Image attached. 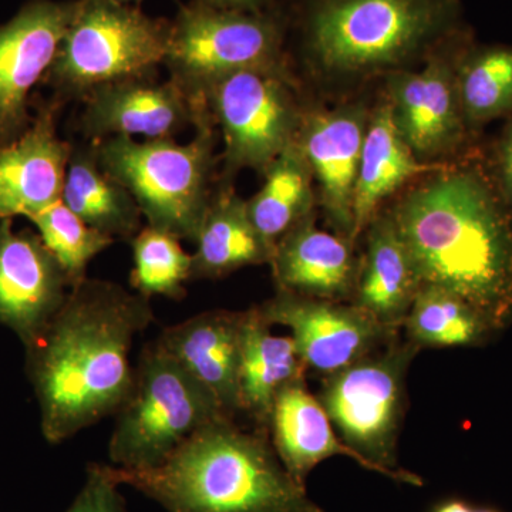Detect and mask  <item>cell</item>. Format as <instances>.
Listing matches in <instances>:
<instances>
[{
  "label": "cell",
  "mask_w": 512,
  "mask_h": 512,
  "mask_svg": "<svg viewBox=\"0 0 512 512\" xmlns=\"http://www.w3.org/2000/svg\"><path fill=\"white\" fill-rule=\"evenodd\" d=\"M370 111L363 103L305 109L298 133L330 231L355 245L353 204Z\"/></svg>",
  "instance_id": "14"
},
{
  "label": "cell",
  "mask_w": 512,
  "mask_h": 512,
  "mask_svg": "<svg viewBox=\"0 0 512 512\" xmlns=\"http://www.w3.org/2000/svg\"><path fill=\"white\" fill-rule=\"evenodd\" d=\"M212 8L235 12L261 13L276 8L274 0H201Z\"/></svg>",
  "instance_id": "33"
},
{
  "label": "cell",
  "mask_w": 512,
  "mask_h": 512,
  "mask_svg": "<svg viewBox=\"0 0 512 512\" xmlns=\"http://www.w3.org/2000/svg\"><path fill=\"white\" fill-rule=\"evenodd\" d=\"M476 508L471 507L470 504L463 500H446L443 503L437 504L431 512H474Z\"/></svg>",
  "instance_id": "34"
},
{
  "label": "cell",
  "mask_w": 512,
  "mask_h": 512,
  "mask_svg": "<svg viewBox=\"0 0 512 512\" xmlns=\"http://www.w3.org/2000/svg\"><path fill=\"white\" fill-rule=\"evenodd\" d=\"M276 291L322 301L352 302L360 258L355 244L316 225L315 214L276 242Z\"/></svg>",
  "instance_id": "18"
},
{
  "label": "cell",
  "mask_w": 512,
  "mask_h": 512,
  "mask_svg": "<svg viewBox=\"0 0 512 512\" xmlns=\"http://www.w3.org/2000/svg\"><path fill=\"white\" fill-rule=\"evenodd\" d=\"M443 165L421 163L414 156L394 126L386 99L370 111L353 204L355 242L377 212L383 210L386 200Z\"/></svg>",
  "instance_id": "23"
},
{
  "label": "cell",
  "mask_w": 512,
  "mask_h": 512,
  "mask_svg": "<svg viewBox=\"0 0 512 512\" xmlns=\"http://www.w3.org/2000/svg\"><path fill=\"white\" fill-rule=\"evenodd\" d=\"M194 244L191 281L220 279L247 266L269 265L275 249L251 221L247 201L220 178Z\"/></svg>",
  "instance_id": "24"
},
{
  "label": "cell",
  "mask_w": 512,
  "mask_h": 512,
  "mask_svg": "<svg viewBox=\"0 0 512 512\" xmlns=\"http://www.w3.org/2000/svg\"><path fill=\"white\" fill-rule=\"evenodd\" d=\"M264 185L247 201L256 229L271 245L315 214L313 174L298 138L266 168Z\"/></svg>",
  "instance_id": "26"
},
{
  "label": "cell",
  "mask_w": 512,
  "mask_h": 512,
  "mask_svg": "<svg viewBox=\"0 0 512 512\" xmlns=\"http://www.w3.org/2000/svg\"><path fill=\"white\" fill-rule=\"evenodd\" d=\"M423 285L470 303L495 330L512 319V212L476 151L413 181L390 207Z\"/></svg>",
  "instance_id": "1"
},
{
  "label": "cell",
  "mask_w": 512,
  "mask_h": 512,
  "mask_svg": "<svg viewBox=\"0 0 512 512\" xmlns=\"http://www.w3.org/2000/svg\"><path fill=\"white\" fill-rule=\"evenodd\" d=\"M474 512H500L497 510H493V508H476Z\"/></svg>",
  "instance_id": "36"
},
{
  "label": "cell",
  "mask_w": 512,
  "mask_h": 512,
  "mask_svg": "<svg viewBox=\"0 0 512 512\" xmlns=\"http://www.w3.org/2000/svg\"><path fill=\"white\" fill-rule=\"evenodd\" d=\"M79 130L89 143L110 137L174 138L195 128L210 114L205 104L195 103L168 79H136L107 84L82 101Z\"/></svg>",
  "instance_id": "15"
},
{
  "label": "cell",
  "mask_w": 512,
  "mask_h": 512,
  "mask_svg": "<svg viewBox=\"0 0 512 512\" xmlns=\"http://www.w3.org/2000/svg\"><path fill=\"white\" fill-rule=\"evenodd\" d=\"M286 29L288 19L279 8L235 12L191 0L171 20L164 67L170 80L195 103L205 104L208 90L231 74L291 69L285 53Z\"/></svg>",
  "instance_id": "8"
},
{
  "label": "cell",
  "mask_w": 512,
  "mask_h": 512,
  "mask_svg": "<svg viewBox=\"0 0 512 512\" xmlns=\"http://www.w3.org/2000/svg\"><path fill=\"white\" fill-rule=\"evenodd\" d=\"M62 201L89 227L114 241L131 242L143 228L136 200L101 168L93 143L73 146Z\"/></svg>",
  "instance_id": "25"
},
{
  "label": "cell",
  "mask_w": 512,
  "mask_h": 512,
  "mask_svg": "<svg viewBox=\"0 0 512 512\" xmlns=\"http://www.w3.org/2000/svg\"><path fill=\"white\" fill-rule=\"evenodd\" d=\"M79 0H32L0 26V146L28 128L29 94L55 62Z\"/></svg>",
  "instance_id": "13"
},
{
  "label": "cell",
  "mask_w": 512,
  "mask_h": 512,
  "mask_svg": "<svg viewBox=\"0 0 512 512\" xmlns=\"http://www.w3.org/2000/svg\"><path fill=\"white\" fill-rule=\"evenodd\" d=\"M258 309L269 325L289 329L303 365L323 377L352 366L399 338V329L387 328L350 302L276 291Z\"/></svg>",
  "instance_id": "12"
},
{
  "label": "cell",
  "mask_w": 512,
  "mask_h": 512,
  "mask_svg": "<svg viewBox=\"0 0 512 512\" xmlns=\"http://www.w3.org/2000/svg\"><path fill=\"white\" fill-rule=\"evenodd\" d=\"M272 328L258 306L242 311L239 413L248 414L265 434L278 394L308 372L291 336L275 335Z\"/></svg>",
  "instance_id": "22"
},
{
  "label": "cell",
  "mask_w": 512,
  "mask_h": 512,
  "mask_svg": "<svg viewBox=\"0 0 512 512\" xmlns=\"http://www.w3.org/2000/svg\"><path fill=\"white\" fill-rule=\"evenodd\" d=\"M306 70L329 86H355L413 69L464 30L461 0H299Z\"/></svg>",
  "instance_id": "4"
},
{
  "label": "cell",
  "mask_w": 512,
  "mask_h": 512,
  "mask_svg": "<svg viewBox=\"0 0 512 512\" xmlns=\"http://www.w3.org/2000/svg\"><path fill=\"white\" fill-rule=\"evenodd\" d=\"M156 320L150 299L117 282L86 278L26 346V367L50 444L116 416L133 389L130 353Z\"/></svg>",
  "instance_id": "2"
},
{
  "label": "cell",
  "mask_w": 512,
  "mask_h": 512,
  "mask_svg": "<svg viewBox=\"0 0 512 512\" xmlns=\"http://www.w3.org/2000/svg\"><path fill=\"white\" fill-rule=\"evenodd\" d=\"M242 312L212 309L168 326L156 342L235 419L239 413Z\"/></svg>",
  "instance_id": "19"
},
{
  "label": "cell",
  "mask_w": 512,
  "mask_h": 512,
  "mask_svg": "<svg viewBox=\"0 0 512 512\" xmlns=\"http://www.w3.org/2000/svg\"><path fill=\"white\" fill-rule=\"evenodd\" d=\"M133 269L130 284L134 292L146 296H164L181 301L187 295L185 284L191 281L192 255L184 251L180 239L153 227L141 228L131 239Z\"/></svg>",
  "instance_id": "29"
},
{
  "label": "cell",
  "mask_w": 512,
  "mask_h": 512,
  "mask_svg": "<svg viewBox=\"0 0 512 512\" xmlns=\"http://www.w3.org/2000/svg\"><path fill=\"white\" fill-rule=\"evenodd\" d=\"M119 487L104 464H90L82 490L64 512H127Z\"/></svg>",
  "instance_id": "31"
},
{
  "label": "cell",
  "mask_w": 512,
  "mask_h": 512,
  "mask_svg": "<svg viewBox=\"0 0 512 512\" xmlns=\"http://www.w3.org/2000/svg\"><path fill=\"white\" fill-rule=\"evenodd\" d=\"M171 22L114 0H79L45 80L60 103L83 101L107 84L156 79Z\"/></svg>",
  "instance_id": "6"
},
{
  "label": "cell",
  "mask_w": 512,
  "mask_h": 512,
  "mask_svg": "<svg viewBox=\"0 0 512 512\" xmlns=\"http://www.w3.org/2000/svg\"><path fill=\"white\" fill-rule=\"evenodd\" d=\"M69 279L39 235L0 221V325L29 346L62 309Z\"/></svg>",
  "instance_id": "16"
},
{
  "label": "cell",
  "mask_w": 512,
  "mask_h": 512,
  "mask_svg": "<svg viewBox=\"0 0 512 512\" xmlns=\"http://www.w3.org/2000/svg\"><path fill=\"white\" fill-rule=\"evenodd\" d=\"M268 436L282 466L303 487L313 468L336 456L349 458L366 471L389 478L386 471L343 443L325 407L309 392L305 380L291 384L276 397Z\"/></svg>",
  "instance_id": "20"
},
{
  "label": "cell",
  "mask_w": 512,
  "mask_h": 512,
  "mask_svg": "<svg viewBox=\"0 0 512 512\" xmlns=\"http://www.w3.org/2000/svg\"><path fill=\"white\" fill-rule=\"evenodd\" d=\"M205 104L224 140L220 180L227 183L245 168L264 174L298 138L305 111L291 69L231 74L208 90Z\"/></svg>",
  "instance_id": "10"
},
{
  "label": "cell",
  "mask_w": 512,
  "mask_h": 512,
  "mask_svg": "<svg viewBox=\"0 0 512 512\" xmlns=\"http://www.w3.org/2000/svg\"><path fill=\"white\" fill-rule=\"evenodd\" d=\"M28 220L35 225L43 244L62 266L70 289L89 278L90 262L114 244L113 238L89 227L62 200Z\"/></svg>",
  "instance_id": "30"
},
{
  "label": "cell",
  "mask_w": 512,
  "mask_h": 512,
  "mask_svg": "<svg viewBox=\"0 0 512 512\" xmlns=\"http://www.w3.org/2000/svg\"><path fill=\"white\" fill-rule=\"evenodd\" d=\"M211 113L185 144L174 138L97 141V160L136 200L148 227L195 242L217 187L218 134Z\"/></svg>",
  "instance_id": "5"
},
{
  "label": "cell",
  "mask_w": 512,
  "mask_h": 512,
  "mask_svg": "<svg viewBox=\"0 0 512 512\" xmlns=\"http://www.w3.org/2000/svg\"><path fill=\"white\" fill-rule=\"evenodd\" d=\"M62 107L56 99L43 104L16 140L0 146V221L30 218L62 200L73 150L57 133Z\"/></svg>",
  "instance_id": "17"
},
{
  "label": "cell",
  "mask_w": 512,
  "mask_h": 512,
  "mask_svg": "<svg viewBox=\"0 0 512 512\" xmlns=\"http://www.w3.org/2000/svg\"><path fill=\"white\" fill-rule=\"evenodd\" d=\"M114 417L109 458L124 470L160 466L201 427L232 419L156 340L141 350L133 389Z\"/></svg>",
  "instance_id": "7"
},
{
  "label": "cell",
  "mask_w": 512,
  "mask_h": 512,
  "mask_svg": "<svg viewBox=\"0 0 512 512\" xmlns=\"http://www.w3.org/2000/svg\"><path fill=\"white\" fill-rule=\"evenodd\" d=\"M484 158L501 197L512 212V116L495 140L490 156Z\"/></svg>",
  "instance_id": "32"
},
{
  "label": "cell",
  "mask_w": 512,
  "mask_h": 512,
  "mask_svg": "<svg viewBox=\"0 0 512 512\" xmlns=\"http://www.w3.org/2000/svg\"><path fill=\"white\" fill-rule=\"evenodd\" d=\"M470 42L466 28L431 53L423 67L384 77L394 126L421 163H453L473 151L474 134L464 119L457 83L458 59Z\"/></svg>",
  "instance_id": "11"
},
{
  "label": "cell",
  "mask_w": 512,
  "mask_h": 512,
  "mask_svg": "<svg viewBox=\"0 0 512 512\" xmlns=\"http://www.w3.org/2000/svg\"><path fill=\"white\" fill-rule=\"evenodd\" d=\"M417 348H468L485 342L493 326L476 308L439 286L423 285L403 328Z\"/></svg>",
  "instance_id": "28"
},
{
  "label": "cell",
  "mask_w": 512,
  "mask_h": 512,
  "mask_svg": "<svg viewBox=\"0 0 512 512\" xmlns=\"http://www.w3.org/2000/svg\"><path fill=\"white\" fill-rule=\"evenodd\" d=\"M420 349L394 339L352 366L323 377L319 402L343 443L386 471L389 480L421 487L423 478L397 461L406 409V376Z\"/></svg>",
  "instance_id": "9"
},
{
  "label": "cell",
  "mask_w": 512,
  "mask_h": 512,
  "mask_svg": "<svg viewBox=\"0 0 512 512\" xmlns=\"http://www.w3.org/2000/svg\"><path fill=\"white\" fill-rule=\"evenodd\" d=\"M363 235L365 254L350 303L387 328L402 330L423 282L386 207L377 212Z\"/></svg>",
  "instance_id": "21"
},
{
  "label": "cell",
  "mask_w": 512,
  "mask_h": 512,
  "mask_svg": "<svg viewBox=\"0 0 512 512\" xmlns=\"http://www.w3.org/2000/svg\"><path fill=\"white\" fill-rule=\"evenodd\" d=\"M104 468L168 512H325L289 476L268 434L235 419L201 427L160 466Z\"/></svg>",
  "instance_id": "3"
},
{
  "label": "cell",
  "mask_w": 512,
  "mask_h": 512,
  "mask_svg": "<svg viewBox=\"0 0 512 512\" xmlns=\"http://www.w3.org/2000/svg\"><path fill=\"white\" fill-rule=\"evenodd\" d=\"M461 109L471 133L512 116V46L468 43L457 64Z\"/></svg>",
  "instance_id": "27"
},
{
  "label": "cell",
  "mask_w": 512,
  "mask_h": 512,
  "mask_svg": "<svg viewBox=\"0 0 512 512\" xmlns=\"http://www.w3.org/2000/svg\"><path fill=\"white\" fill-rule=\"evenodd\" d=\"M114 2L123 3V5L137 6L140 5V3L143 2V0H114Z\"/></svg>",
  "instance_id": "35"
}]
</instances>
